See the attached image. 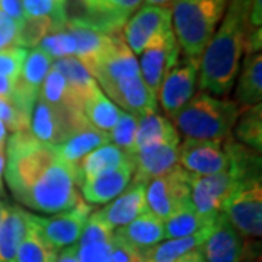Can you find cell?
<instances>
[{"label": "cell", "instance_id": "1", "mask_svg": "<svg viewBox=\"0 0 262 262\" xmlns=\"http://www.w3.org/2000/svg\"><path fill=\"white\" fill-rule=\"evenodd\" d=\"M5 178L12 195L34 211L63 213L82 200L79 166L67 163L56 146L42 143L31 131L13 133L6 141Z\"/></svg>", "mask_w": 262, "mask_h": 262}, {"label": "cell", "instance_id": "2", "mask_svg": "<svg viewBox=\"0 0 262 262\" xmlns=\"http://www.w3.org/2000/svg\"><path fill=\"white\" fill-rule=\"evenodd\" d=\"M249 0H229L220 28L214 32L198 63L201 92L226 96L233 88L245 53Z\"/></svg>", "mask_w": 262, "mask_h": 262}, {"label": "cell", "instance_id": "3", "mask_svg": "<svg viewBox=\"0 0 262 262\" xmlns=\"http://www.w3.org/2000/svg\"><path fill=\"white\" fill-rule=\"evenodd\" d=\"M242 113L232 99L200 92L172 120L185 139L223 143Z\"/></svg>", "mask_w": 262, "mask_h": 262}, {"label": "cell", "instance_id": "4", "mask_svg": "<svg viewBox=\"0 0 262 262\" xmlns=\"http://www.w3.org/2000/svg\"><path fill=\"white\" fill-rule=\"evenodd\" d=\"M229 0H175L172 29L179 50L187 58L200 60L225 16Z\"/></svg>", "mask_w": 262, "mask_h": 262}, {"label": "cell", "instance_id": "5", "mask_svg": "<svg viewBox=\"0 0 262 262\" xmlns=\"http://www.w3.org/2000/svg\"><path fill=\"white\" fill-rule=\"evenodd\" d=\"M143 0H66L67 22L106 35L121 32Z\"/></svg>", "mask_w": 262, "mask_h": 262}, {"label": "cell", "instance_id": "6", "mask_svg": "<svg viewBox=\"0 0 262 262\" xmlns=\"http://www.w3.org/2000/svg\"><path fill=\"white\" fill-rule=\"evenodd\" d=\"M246 179L251 178L233 166L226 172L208 177L191 175V204L201 214L219 215L223 213L227 200Z\"/></svg>", "mask_w": 262, "mask_h": 262}, {"label": "cell", "instance_id": "7", "mask_svg": "<svg viewBox=\"0 0 262 262\" xmlns=\"http://www.w3.org/2000/svg\"><path fill=\"white\" fill-rule=\"evenodd\" d=\"M223 214L242 237L256 239L262 233L261 178L244 181L227 200Z\"/></svg>", "mask_w": 262, "mask_h": 262}, {"label": "cell", "instance_id": "8", "mask_svg": "<svg viewBox=\"0 0 262 262\" xmlns=\"http://www.w3.org/2000/svg\"><path fill=\"white\" fill-rule=\"evenodd\" d=\"M191 173L177 165L165 175L147 182L146 203L150 213L165 222L191 201Z\"/></svg>", "mask_w": 262, "mask_h": 262}, {"label": "cell", "instance_id": "9", "mask_svg": "<svg viewBox=\"0 0 262 262\" xmlns=\"http://www.w3.org/2000/svg\"><path fill=\"white\" fill-rule=\"evenodd\" d=\"M89 124L83 114L67 113L38 96L31 114L29 131L42 143L58 146Z\"/></svg>", "mask_w": 262, "mask_h": 262}, {"label": "cell", "instance_id": "10", "mask_svg": "<svg viewBox=\"0 0 262 262\" xmlns=\"http://www.w3.org/2000/svg\"><path fill=\"white\" fill-rule=\"evenodd\" d=\"M139 56L141 79L150 94L158 99L163 77L169 69L177 64L179 60V46L173 29H165L158 34Z\"/></svg>", "mask_w": 262, "mask_h": 262}, {"label": "cell", "instance_id": "11", "mask_svg": "<svg viewBox=\"0 0 262 262\" xmlns=\"http://www.w3.org/2000/svg\"><path fill=\"white\" fill-rule=\"evenodd\" d=\"M94 210L91 204L82 200L73 208L57 213L53 217L34 214V220L47 244L58 252L60 249H66L77 244L84 225Z\"/></svg>", "mask_w": 262, "mask_h": 262}, {"label": "cell", "instance_id": "12", "mask_svg": "<svg viewBox=\"0 0 262 262\" xmlns=\"http://www.w3.org/2000/svg\"><path fill=\"white\" fill-rule=\"evenodd\" d=\"M198 63L195 58H184L170 67L160 84L158 99L168 117L173 118L195 95Z\"/></svg>", "mask_w": 262, "mask_h": 262}, {"label": "cell", "instance_id": "13", "mask_svg": "<svg viewBox=\"0 0 262 262\" xmlns=\"http://www.w3.org/2000/svg\"><path fill=\"white\" fill-rule=\"evenodd\" d=\"M179 166L195 177H208L226 172L230 159L222 143L185 139L179 144Z\"/></svg>", "mask_w": 262, "mask_h": 262}, {"label": "cell", "instance_id": "14", "mask_svg": "<svg viewBox=\"0 0 262 262\" xmlns=\"http://www.w3.org/2000/svg\"><path fill=\"white\" fill-rule=\"evenodd\" d=\"M169 28H172L170 8L146 5L125 22L122 38L133 54H140L153 38Z\"/></svg>", "mask_w": 262, "mask_h": 262}, {"label": "cell", "instance_id": "15", "mask_svg": "<svg viewBox=\"0 0 262 262\" xmlns=\"http://www.w3.org/2000/svg\"><path fill=\"white\" fill-rule=\"evenodd\" d=\"M101 86L105 95H108L117 106H121L125 113L134 115L136 118L158 113V99L150 94L140 75L122 77Z\"/></svg>", "mask_w": 262, "mask_h": 262}, {"label": "cell", "instance_id": "16", "mask_svg": "<svg viewBox=\"0 0 262 262\" xmlns=\"http://www.w3.org/2000/svg\"><path fill=\"white\" fill-rule=\"evenodd\" d=\"M134 168L133 179L149 182L165 175L178 163L179 139L155 144L128 155Z\"/></svg>", "mask_w": 262, "mask_h": 262}, {"label": "cell", "instance_id": "17", "mask_svg": "<svg viewBox=\"0 0 262 262\" xmlns=\"http://www.w3.org/2000/svg\"><path fill=\"white\" fill-rule=\"evenodd\" d=\"M207 262H241L245 255L242 236L223 213L217 215L207 241L201 245Z\"/></svg>", "mask_w": 262, "mask_h": 262}, {"label": "cell", "instance_id": "18", "mask_svg": "<svg viewBox=\"0 0 262 262\" xmlns=\"http://www.w3.org/2000/svg\"><path fill=\"white\" fill-rule=\"evenodd\" d=\"M146 188L147 182L133 179L120 195L96 213L113 229L128 225L149 210L146 203Z\"/></svg>", "mask_w": 262, "mask_h": 262}, {"label": "cell", "instance_id": "19", "mask_svg": "<svg viewBox=\"0 0 262 262\" xmlns=\"http://www.w3.org/2000/svg\"><path fill=\"white\" fill-rule=\"evenodd\" d=\"M134 168L131 159L127 160L120 168L105 172L102 175L82 184V195L83 201L88 204H108L121 194L125 188L130 185L133 179Z\"/></svg>", "mask_w": 262, "mask_h": 262}, {"label": "cell", "instance_id": "20", "mask_svg": "<svg viewBox=\"0 0 262 262\" xmlns=\"http://www.w3.org/2000/svg\"><path fill=\"white\" fill-rule=\"evenodd\" d=\"M114 236L128 245L134 251H137L144 258V255L153 246L165 239V227L159 217L147 210L128 225L118 227L114 232Z\"/></svg>", "mask_w": 262, "mask_h": 262}, {"label": "cell", "instance_id": "21", "mask_svg": "<svg viewBox=\"0 0 262 262\" xmlns=\"http://www.w3.org/2000/svg\"><path fill=\"white\" fill-rule=\"evenodd\" d=\"M31 213L18 206L5 204L0 217V262H15L16 252L27 233Z\"/></svg>", "mask_w": 262, "mask_h": 262}, {"label": "cell", "instance_id": "22", "mask_svg": "<svg viewBox=\"0 0 262 262\" xmlns=\"http://www.w3.org/2000/svg\"><path fill=\"white\" fill-rule=\"evenodd\" d=\"M261 99L262 56L261 53L246 54L234 89V102L248 108V106L259 105Z\"/></svg>", "mask_w": 262, "mask_h": 262}, {"label": "cell", "instance_id": "23", "mask_svg": "<svg viewBox=\"0 0 262 262\" xmlns=\"http://www.w3.org/2000/svg\"><path fill=\"white\" fill-rule=\"evenodd\" d=\"M217 215H204L198 213L189 201L163 222L165 239H179L200 233L211 227Z\"/></svg>", "mask_w": 262, "mask_h": 262}, {"label": "cell", "instance_id": "24", "mask_svg": "<svg viewBox=\"0 0 262 262\" xmlns=\"http://www.w3.org/2000/svg\"><path fill=\"white\" fill-rule=\"evenodd\" d=\"M53 66V58L39 47L32 48L27 53L25 61L20 70L19 80L16 82L19 91L34 99H38L41 86L44 83L48 72Z\"/></svg>", "mask_w": 262, "mask_h": 262}, {"label": "cell", "instance_id": "25", "mask_svg": "<svg viewBox=\"0 0 262 262\" xmlns=\"http://www.w3.org/2000/svg\"><path fill=\"white\" fill-rule=\"evenodd\" d=\"M121 110L103 94L99 84L84 99L83 115L88 124L95 130L110 134L120 118Z\"/></svg>", "mask_w": 262, "mask_h": 262}, {"label": "cell", "instance_id": "26", "mask_svg": "<svg viewBox=\"0 0 262 262\" xmlns=\"http://www.w3.org/2000/svg\"><path fill=\"white\" fill-rule=\"evenodd\" d=\"M110 143V136L101 133V131L95 130L94 127L88 125L82 130L76 131L75 134H72L66 141L61 144L56 146L58 155L63 159L77 166V163L83 159L84 156H88L89 153H92L101 146H105Z\"/></svg>", "mask_w": 262, "mask_h": 262}, {"label": "cell", "instance_id": "27", "mask_svg": "<svg viewBox=\"0 0 262 262\" xmlns=\"http://www.w3.org/2000/svg\"><path fill=\"white\" fill-rule=\"evenodd\" d=\"M64 28L72 34V37L75 39V57L86 69L111 46V41H113V35H106L99 31L86 28L82 25H75V24L67 22Z\"/></svg>", "mask_w": 262, "mask_h": 262}, {"label": "cell", "instance_id": "28", "mask_svg": "<svg viewBox=\"0 0 262 262\" xmlns=\"http://www.w3.org/2000/svg\"><path fill=\"white\" fill-rule=\"evenodd\" d=\"M173 139H179L178 131L175 130V125L168 118L162 117L158 113L137 118L134 151L146 149V147L155 146V144H160L165 141L173 140Z\"/></svg>", "mask_w": 262, "mask_h": 262}, {"label": "cell", "instance_id": "29", "mask_svg": "<svg viewBox=\"0 0 262 262\" xmlns=\"http://www.w3.org/2000/svg\"><path fill=\"white\" fill-rule=\"evenodd\" d=\"M127 160H130V156L124 153L121 149L114 146L111 143L101 146L77 163L80 175L83 181L94 179L105 172H110L113 169L120 168ZM83 184V182H82Z\"/></svg>", "mask_w": 262, "mask_h": 262}, {"label": "cell", "instance_id": "30", "mask_svg": "<svg viewBox=\"0 0 262 262\" xmlns=\"http://www.w3.org/2000/svg\"><path fill=\"white\" fill-rule=\"evenodd\" d=\"M39 98H42L44 101H47L57 108L64 110L67 113L83 114V103L72 94L63 75L53 66L41 86Z\"/></svg>", "mask_w": 262, "mask_h": 262}, {"label": "cell", "instance_id": "31", "mask_svg": "<svg viewBox=\"0 0 262 262\" xmlns=\"http://www.w3.org/2000/svg\"><path fill=\"white\" fill-rule=\"evenodd\" d=\"M211 227L188 237L168 239L165 242H160L144 255V262H177L181 256L187 255L188 252L204 244L211 232Z\"/></svg>", "mask_w": 262, "mask_h": 262}, {"label": "cell", "instance_id": "32", "mask_svg": "<svg viewBox=\"0 0 262 262\" xmlns=\"http://www.w3.org/2000/svg\"><path fill=\"white\" fill-rule=\"evenodd\" d=\"M53 67L63 75L69 89L82 103H84V99L98 86L94 76L86 70V67L76 57L58 58L53 61Z\"/></svg>", "mask_w": 262, "mask_h": 262}, {"label": "cell", "instance_id": "33", "mask_svg": "<svg viewBox=\"0 0 262 262\" xmlns=\"http://www.w3.org/2000/svg\"><path fill=\"white\" fill-rule=\"evenodd\" d=\"M57 256V251H54L42 237L38 226L35 225L34 214L31 213L28 229L19 245L15 262H56Z\"/></svg>", "mask_w": 262, "mask_h": 262}, {"label": "cell", "instance_id": "34", "mask_svg": "<svg viewBox=\"0 0 262 262\" xmlns=\"http://www.w3.org/2000/svg\"><path fill=\"white\" fill-rule=\"evenodd\" d=\"M234 136L241 144L261 153L262 150V106H248L242 110L234 124Z\"/></svg>", "mask_w": 262, "mask_h": 262}, {"label": "cell", "instance_id": "35", "mask_svg": "<svg viewBox=\"0 0 262 262\" xmlns=\"http://www.w3.org/2000/svg\"><path fill=\"white\" fill-rule=\"evenodd\" d=\"M51 32H54V25L50 18H25L19 24L13 46L35 48Z\"/></svg>", "mask_w": 262, "mask_h": 262}, {"label": "cell", "instance_id": "36", "mask_svg": "<svg viewBox=\"0 0 262 262\" xmlns=\"http://www.w3.org/2000/svg\"><path fill=\"white\" fill-rule=\"evenodd\" d=\"M25 18H50L53 20L54 31L66 27L64 8L56 5L53 0H20Z\"/></svg>", "mask_w": 262, "mask_h": 262}, {"label": "cell", "instance_id": "37", "mask_svg": "<svg viewBox=\"0 0 262 262\" xmlns=\"http://www.w3.org/2000/svg\"><path fill=\"white\" fill-rule=\"evenodd\" d=\"M136 131H137V118L131 114L121 111L120 118L110 136V141L124 153L131 155L134 151V140H136Z\"/></svg>", "mask_w": 262, "mask_h": 262}, {"label": "cell", "instance_id": "38", "mask_svg": "<svg viewBox=\"0 0 262 262\" xmlns=\"http://www.w3.org/2000/svg\"><path fill=\"white\" fill-rule=\"evenodd\" d=\"M39 48L44 53H47L51 58H57V60L66 57H75L76 54L75 39L66 28L48 34L39 42Z\"/></svg>", "mask_w": 262, "mask_h": 262}, {"label": "cell", "instance_id": "39", "mask_svg": "<svg viewBox=\"0 0 262 262\" xmlns=\"http://www.w3.org/2000/svg\"><path fill=\"white\" fill-rule=\"evenodd\" d=\"M114 229L110 227L99 217V214L95 211L89 215L86 225H84L82 234L77 241V246H84V245L99 244V242H110L113 239Z\"/></svg>", "mask_w": 262, "mask_h": 262}, {"label": "cell", "instance_id": "40", "mask_svg": "<svg viewBox=\"0 0 262 262\" xmlns=\"http://www.w3.org/2000/svg\"><path fill=\"white\" fill-rule=\"evenodd\" d=\"M28 50L10 46L0 50V76L18 82Z\"/></svg>", "mask_w": 262, "mask_h": 262}, {"label": "cell", "instance_id": "41", "mask_svg": "<svg viewBox=\"0 0 262 262\" xmlns=\"http://www.w3.org/2000/svg\"><path fill=\"white\" fill-rule=\"evenodd\" d=\"M0 121L5 124L6 130L12 133L19 131H28L31 120L27 118L18 108L9 101L0 99Z\"/></svg>", "mask_w": 262, "mask_h": 262}, {"label": "cell", "instance_id": "42", "mask_svg": "<svg viewBox=\"0 0 262 262\" xmlns=\"http://www.w3.org/2000/svg\"><path fill=\"white\" fill-rule=\"evenodd\" d=\"M111 241L77 246V262H110Z\"/></svg>", "mask_w": 262, "mask_h": 262}, {"label": "cell", "instance_id": "43", "mask_svg": "<svg viewBox=\"0 0 262 262\" xmlns=\"http://www.w3.org/2000/svg\"><path fill=\"white\" fill-rule=\"evenodd\" d=\"M110 262H144V258L127 244H124L113 234Z\"/></svg>", "mask_w": 262, "mask_h": 262}, {"label": "cell", "instance_id": "44", "mask_svg": "<svg viewBox=\"0 0 262 262\" xmlns=\"http://www.w3.org/2000/svg\"><path fill=\"white\" fill-rule=\"evenodd\" d=\"M18 24L0 10V50L10 47L15 42Z\"/></svg>", "mask_w": 262, "mask_h": 262}, {"label": "cell", "instance_id": "45", "mask_svg": "<svg viewBox=\"0 0 262 262\" xmlns=\"http://www.w3.org/2000/svg\"><path fill=\"white\" fill-rule=\"evenodd\" d=\"M0 10L13 19L18 25L25 19L20 0H0Z\"/></svg>", "mask_w": 262, "mask_h": 262}, {"label": "cell", "instance_id": "46", "mask_svg": "<svg viewBox=\"0 0 262 262\" xmlns=\"http://www.w3.org/2000/svg\"><path fill=\"white\" fill-rule=\"evenodd\" d=\"M15 88H16V82L10 80L8 77L0 76V99L12 102V98H13V94H15Z\"/></svg>", "mask_w": 262, "mask_h": 262}, {"label": "cell", "instance_id": "47", "mask_svg": "<svg viewBox=\"0 0 262 262\" xmlns=\"http://www.w3.org/2000/svg\"><path fill=\"white\" fill-rule=\"evenodd\" d=\"M56 262H77V245L69 246L57 256Z\"/></svg>", "mask_w": 262, "mask_h": 262}, {"label": "cell", "instance_id": "48", "mask_svg": "<svg viewBox=\"0 0 262 262\" xmlns=\"http://www.w3.org/2000/svg\"><path fill=\"white\" fill-rule=\"evenodd\" d=\"M177 262H207L204 259V255L201 252V246L200 248H196L194 251H191V252H188L187 255H184V256H181Z\"/></svg>", "mask_w": 262, "mask_h": 262}, {"label": "cell", "instance_id": "49", "mask_svg": "<svg viewBox=\"0 0 262 262\" xmlns=\"http://www.w3.org/2000/svg\"><path fill=\"white\" fill-rule=\"evenodd\" d=\"M6 141H8V130H6L5 124L0 121V153H5Z\"/></svg>", "mask_w": 262, "mask_h": 262}, {"label": "cell", "instance_id": "50", "mask_svg": "<svg viewBox=\"0 0 262 262\" xmlns=\"http://www.w3.org/2000/svg\"><path fill=\"white\" fill-rule=\"evenodd\" d=\"M175 0H146V5L151 6H162V8H169Z\"/></svg>", "mask_w": 262, "mask_h": 262}, {"label": "cell", "instance_id": "51", "mask_svg": "<svg viewBox=\"0 0 262 262\" xmlns=\"http://www.w3.org/2000/svg\"><path fill=\"white\" fill-rule=\"evenodd\" d=\"M3 170H5V153H0V195L3 194V184H2Z\"/></svg>", "mask_w": 262, "mask_h": 262}, {"label": "cell", "instance_id": "52", "mask_svg": "<svg viewBox=\"0 0 262 262\" xmlns=\"http://www.w3.org/2000/svg\"><path fill=\"white\" fill-rule=\"evenodd\" d=\"M56 5H58V6H61V8H64L66 6V0H53Z\"/></svg>", "mask_w": 262, "mask_h": 262}, {"label": "cell", "instance_id": "53", "mask_svg": "<svg viewBox=\"0 0 262 262\" xmlns=\"http://www.w3.org/2000/svg\"><path fill=\"white\" fill-rule=\"evenodd\" d=\"M241 262H244V261H241ZM249 262H261V258H259V255H258V256H256V255H253L252 259H251Z\"/></svg>", "mask_w": 262, "mask_h": 262}, {"label": "cell", "instance_id": "54", "mask_svg": "<svg viewBox=\"0 0 262 262\" xmlns=\"http://www.w3.org/2000/svg\"><path fill=\"white\" fill-rule=\"evenodd\" d=\"M5 201H0V217H2V211H3V208H5Z\"/></svg>", "mask_w": 262, "mask_h": 262}]
</instances>
